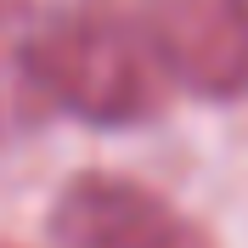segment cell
Instances as JSON below:
<instances>
[{"label":"cell","mask_w":248,"mask_h":248,"mask_svg":"<svg viewBox=\"0 0 248 248\" xmlns=\"http://www.w3.org/2000/svg\"><path fill=\"white\" fill-rule=\"evenodd\" d=\"M17 62L46 108L102 130L147 124L170 102V79L124 0H57L34 17Z\"/></svg>","instance_id":"6da1fadb"},{"label":"cell","mask_w":248,"mask_h":248,"mask_svg":"<svg viewBox=\"0 0 248 248\" xmlns=\"http://www.w3.org/2000/svg\"><path fill=\"white\" fill-rule=\"evenodd\" d=\"M136 23L170 91L203 102L248 96V0H136Z\"/></svg>","instance_id":"7a4b0ae2"},{"label":"cell","mask_w":248,"mask_h":248,"mask_svg":"<svg viewBox=\"0 0 248 248\" xmlns=\"http://www.w3.org/2000/svg\"><path fill=\"white\" fill-rule=\"evenodd\" d=\"M57 248H215L198 220L130 175H74L51 203Z\"/></svg>","instance_id":"3957f363"},{"label":"cell","mask_w":248,"mask_h":248,"mask_svg":"<svg viewBox=\"0 0 248 248\" xmlns=\"http://www.w3.org/2000/svg\"><path fill=\"white\" fill-rule=\"evenodd\" d=\"M29 12H34V0H0V29L17 23V17H29Z\"/></svg>","instance_id":"277c9868"},{"label":"cell","mask_w":248,"mask_h":248,"mask_svg":"<svg viewBox=\"0 0 248 248\" xmlns=\"http://www.w3.org/2000/svg\"><path fill=\"white\" fill-rule=\"evenodd\" d=\"M0 130H6V96H0Z\"/></svg>","instance_id":"5b68a950"}]
</instances>
